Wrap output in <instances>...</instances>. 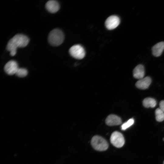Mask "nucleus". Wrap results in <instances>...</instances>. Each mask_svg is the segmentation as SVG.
I'll return each instance as SVG.
<instances>
[{"instance_id": "nucleus-11", "label": "nucleus", "mask_w": 164, "mask_h": 164, "mask_svg": "<svg viewBox=\"0 0 164 164\" xmlns=\"http://www.w3.org/2000/svg\"><path fill=\"white\" fill-rule=\"evenodd\" d=\"M145 75V69L142 64L137 65L133 70V76L135 78L141 79L143 78Z\"/></svg>"}, {"instance_id": "nucleus-3", "label": "nucleus", "mask_w": 164, "mask_h": 164, "mask_svg": "<svg viewBox=\"0 0 164 164\" xmlns=\"http://www.w3.org/2000/svg\"><path fill=\"white\" fill-rule=\"evenodd\" d=\"M91 143L93 148L98 151H105L108 147V143L106 140L98 135L93 137L91 140Z\"/></svg>"}, {"instance_id": "nucleus-9", "label": "nucleus", "mask_w": 164, "mask_h": 164, "mask_svg": "<svg viewBox=\"0 0 164 164\" xmlns=\"http://www.w3.org/2000/svg\"><path fill=\"white\" fill-rule=\"evenodd\" d=\"M45 7L49 12L52 13H54L59 10L60 6L59 3L56 1L51 0L46 3Z\"/></svg>"}, {"instance_id": "nucleus-15", "label": "nucleus", "mask_w": 164, "mask_h": 164, "mask_svg": "<svg viewBox=\"0 0 164 164\" xmlns=\"http://www.w3.org/2000/svg\"><path fill=\"white\" fill-rule=\"evenodd\" d=\"M27 70L24 68H19L16 72L15 74L20 77H26L28 74Z\"/></svg>"}, {"instance_id": "nucleus-8", "label": "nucleus", "mask_w": 164, "mask_h": 164, "mask_svg": "<svg viewBox=\"0 0 164 164\" xmlns=\"http://www.w3.org/2000/svg\"><path fill=\"white\" fill-rule=\"evenodd\" d=\"M105 123L108 126H112L117 125L121 123V118L117 115L114 114H110L106 118Z\"/></svg>"}, {"instance_id": "nucleus-19", "label": "nucleus", "mask_w": 164, "mask_h": 164, "mask_svg": "<svg viewBox=\"0 0 164 164\" xmlns=\"http://www.w3.org/2000/svg\"><path fill=\"white\" fill-rule=\"evenodd\" d=\"M163 164H164V162H163Z\"/></svg>"}, {"instance_id": "nucleus-12", "label": "nucleus", "mask_w": 164, "mask_h": 164, "mask_svg": "<svg viewBox=\"0 0 164 164\" xmlns=\"http://www.w3.org/2000/svg\"><path fill=\"white\" fill-rule=\"evenodd\" d=\"M164 50V42H159L152 47V54L155 56H159L161 55Z\"/></svg>"}, {"instance_id": "nucleus-13", "label": "nucleus", "mask_w": 164, "mask_h": 164, "mask_svg": "<svg viewBox=\"0 0 164 164\" xmlns=\"http://www.w3.org/2000/svg\"><path fill=\"white\" fill-rule=\"evenodd\" d=\"M143 105L146 108H154L156 105V101L154 98L151 97L145 98L142 102Z\"/></svg>"}, {"instance_id": "nucleus-14", "label": "nucleus", "mask_w": 164, "mask_h": 164, "mask_svg": "<svg viewBox=\"0 0 164 164\" xmlns=\"http://www.w3.org/2000/svg\"><path fill=\"white\" fill-rule=\"evenodd\" d=\"M155 118L159 122L164 120V112L160 108H157L155 111Z\"/></svg>"}, {"instance_id": "nucleus-10", "label": "nucleus", "mask_w": 164, "mask_h": 164, "mask_svg": "<svg viewBox=\"0 0 164 164\" xmlns=\"http://www.w3.org/2000/svg\"><path fill=\"white\" fill-rule=\"evenodd\" d=\"M151 79L148 76L139 80L135 84L136 86L138 88L144 90L147 88L151 83Z\"/></svg>"}, {"instance_id": "nucleus-7", "label": "nucleus", "mask_w": 164, "mask_h": 164, "mask_svg": "<svg viewBox=\"0 0 164 164\" xmlns=\"http://www.w3.org/2000/svg\"><path fill=\"white\" fill-rule=\"evenodd\" d=\"M19 68L17 63L13 60L8 61L4 67L5 72L9 75L15 74Z\"/></svg>"}, {"instance_id": "nucleus-17", "label": "nucleus", "mask_w": 164, "mask_h": 164, "mask_svg": "<svg viewBox=\"0 0 164 164\" xmlns=\"http://www.w3.org/2000/svg\"><path fill=\"white\" fill-rule=\"evenodd\" d=\"M160 108L164 112V100L161 101L159 103Z\"/></svg>"}, {"instance_id": "nucleus-1", "label": "nucleus", "mask_w": 164, "mask_h": 164, "mask_svg": "<svg viewBox=\"0 0 164 164\" xmlns=\"http://www.w3.org/2000/svg\"><path fill=\"white\" fill-rule=\"evenodd\" d=\"M29 41V39L26 36L21 34H17L9 40L6 46V50L10 52L11 56H14L16 53L17 48L26 46Z\"/></svg>"}, {"instance_id": "nucleus-16", "label": "nucleus", "mask_w": 164, "mask_h": 164, "mask_svg": "<svg viewBox=\"0 0 164 164\" xmlns=\"http://www.w3.org/2000/svg\"><path fill=\"white\" fill-rule=\"evenodd\" d=\"M134 120L133 118H131L123 124L121 126V129L125 130L132 126L134 123Z\"/></svg>"}, {"instance_id": "nucleus-2", "label": "nucleus", "mask_w": 164, "mask_h": 164, "mask_svg": "<svg viewBox=\"0 0 164 164\" xmlns=\"http://www.w3.org/2000/svg\"><path fill=\"white\" fill-rule=\"evenodd\" d=\"M64 39V35L63 32L58 29L52 30L49 33L48 41L52 46H58L61 44Z\"/></svg>"}, {"instance_id": "nucleus-6", "label": "nucleus", "mask_w": 164, "mask_h": 164, "mask_svg": "<svg viewBox=\"0 0 164 164\" xmlns=\"http://www.w3.org/2000/svg\"><path fill=\"white\" fill-rule=\"evenodd\" d=\"M120 19L116 15H113L109 17L106 20L105 24L106 28L112 30L116 28L119 24Z\"/></svg>"}, {"instance_id": "nucleus-5", "label": "nucleus", "mask_w": 164, "mask_h": 164, "mask_svg": "<svg viewBox=\"0 0 164 164\" xmlns=\"http://www.w3.org/2000/svg\"><path fill=\"white\" fill-rule=\"evenodd\" d=\"M111 143L117 148H121L123 146L125 143V139L122 134L117 131L114 132L110 137Z\"/></svg>"}, {"instance_id": "nucleus-18", "label": "nucleus", "mask_w": 164, "mask_h": 164, "mask_svg": "<svg viewBox=\"0 0 164 164\" xmlns=\"http://www.w3.org/2000/svg\"><path fill=\"white\" fill-rule=\"evenodd\" d=\"M163 140L164 141V138H163Z\"/></svg>"}, {"instance_id": "nucleus-4", "label": "nucleus", "mask_w": 164, "mask_h": 164, "mask_svg": "<svg viewBox=\"0 0 164 164\" xmlns=\"http://www.w3.org/2000/svg\"><path fill=\"white\" fill-rule=\"evenodd\" d=\"M69 53L72 57L78 59H83L85 55L84 48L79 44L75 45L71 47Z\"/></svg>"}]
</instances>
